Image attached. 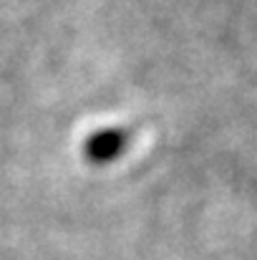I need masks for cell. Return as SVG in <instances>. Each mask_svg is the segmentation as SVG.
<instances>
[{"label": "cell", "mask_w": 257, "mask_h": 260, "mask_svg": "<svg viewBox=\"0 0 257 260\" xmlns=\"http://www.w3.org/2000/svg\"><path fill=\"white\" fill-rule=\"evenodd\" d=\"M134 137L136 132L131 126H103V129H96L93 134H88L81 144V157H84L86 165L91 167H106V165H114L119 162L126 149L134 144Z\"/></svg>", "instance_id": "obj_1"}]
</instances>
